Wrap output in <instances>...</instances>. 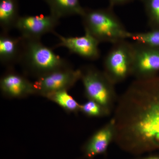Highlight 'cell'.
<instances>
[{
	"label": "cell",
	"instance_id": "obj_13",
	"mask_svg": "<svg viewBox=\"0 0 159 159\" xmlns=\"http://www.w3.org/2000/svg\"><path fill=\"white\" fill-rule=\"evenodd\" d=\"M48 6L50 14L58 18L78 15L81 16L85 9L79 0H44Z\"/></svg>",
	"mask_w": 159,
	"mask_h": 159
},
{
	"label": "cell",
	"instance_id": "obj_11",
	"mask_svg": "<svg viewBox=\"0 0 159 159\" xmlns=\"http://www.w3.org/2000/svg\"><path fill=\"white\" fill-rule=\"evenodd\" d=\"M115 125L112 118L104 126L97 131L82 147L84 157L93 159L95 157L106 152L111 142L114 141Z\"/></svg>",
	"mask_w": 159,
	"mask_h": 159
},
{
	"label": "cell",
	"instance_id": "obj_8",
	"mask_svg": "<svg viewBox=\"0 0 159 159\" xmlns=\"http://www.w3.org/2000/svg\"><path fill=\"white\" fill-rule=\"evenodd\" d=\"M60 19L50 14L48 15H25L20 16L15 29L23 38L41 40L47 33H53L59 24Z\"/></svg>",
	"mask_w": 159,
	"mask_h": 159
},
{
	"label": "cell",
	"instance_id": "obj_12",
	"mask_svg": "<svg viewBox=\"0 0 159 159\" xmlns=\"http://www.w3.org/2000/svg\"><path fill=\"white\" fill-rule=\"evenodd\" d=\"M24 39L21 36L15 37L8 32L0 34V61L2 65L13 67L19 64L22 52Z\"/></svg>",
	"mask_w": 159,
	"mask_h": 159
},
{
	"label": "cell",
	"instance_id": "obj_3",
	"mask_svg": "<svg viewBox=\"0 0 159 159\" xmlns=\"http://www.w3.org/2000/svg\"><path fill=\"white\" fill-rule=\"evenodd\" d=\"M81 17L85 32L93 36L99 43L113 44L129 39L131 32L126 30L110 9H85Z\"/></svg>",
	"mask_w": 159,
	"mask_h": 159
},
{
	"label": "cell",
	"instance_id": "obj_15",
	"mask_svg": "<svg viewBox=\"0 0 159 159\" xmlns=\"http://www.w3.org/2000/svg\"><path fill=\"white\" fill-rule=\"evenodd\" d=\"M45 97L57 104L67 113H77L80 111V104L68 93L67 90L57 91Z\"/></svg>",
	"mask_w": 159,
	"mask_h": 159
},
{
	"label": "cell",
	"instance_id": "obj_16",
	"mask_svg": "<svg viewBox=\"0 0 159 159\" xmlns=\"http://www.w3.org/2000/svg\"><path fill=\"white\" fill-rule=\"evenodd\" d=\"M129 39L143 45L159 48V29H151L147 32H131Z\"/></svg>",
	"mask_w": 159,
	"mask_h": 159
},
{
	"label": "cell",
	"instance_id": "obj_14",
	"mask_svg": "<svg viewBox=\"0 0 159 159\" xmlns=\"http://www.w3.org/2000/svg\"><path fill=\"white\" fill-rule=\"evenodd\" d=\"M20 16L18 0H0V26L2 31L9 33L15 29Z\"/></svg>",
	"mask_w": 159,
	"mask_h": 159
},
{
	"label": "cell",
	"instance_id": "obj_7",
	"mask_svg": "<svg viewBox=\"0 0 159 159\" xmlns=\"http://www.w3.org/2000/svg\"><path fill=\"white\" fill-rule=\"evenodd\" d=\"M133 45L131 75L138 80L155 77L159 73V48L135 43Z\"/></svg>",
	"mask_w": 159,
	"mask_h": 159
},
{
	"label": "cell",
	"instance_id": "obj_5",
	"mask_svg": "<svg viewBox=\"0 0 159 159\" xmlns=\"http://www.w3.org/2000/svg\"><path fill=\"white\" fill-rule=\"evenodd\" d=\"M133 63V43L125 40L113 44L104 58L106 76L116 84L122 82L132 74Z\"/></svg>",
	"mask_w": 159,
	"mask_h": 159
},
{
	"label": "cell",
	"instance_id": "obj_20",
	"mask_svg": "<svg viewBox=\"0 0 159 159\" xmlns=\"http://www.w3.org/2000/svg\"><path fill=\"white\" fill-rule=\"evenodd\" d=\"M139 159H159V154L154 155L142 158Z\"/></svg>",
	"mask_w": 159,
	"mask_h": 159
},
{
	"label": "cell",
	"instance_id": "obj_18",
	"mask_svg": "<svg viewBox=\"0 0 159 159\" xmlns=\"http://www.w3.org/2000/svg\"><path fill=\"white\" fill-rule=\"evenodd\" d=\"M80 112L87 116L97 118L107 116L111 114L98 102L91 100L80 104Z\"/></svg>",
	"mask_w": 159,
	"mask_h": 159
},
{
	"label": "cell",
	"instance_id": "obj_1",
	"mask_svg": "<svg viewBox=\"0 0 159 159\" xmlns=\"http://www.w3.org/2000/svg\"><path fill=\"white\" fill-rule=\"evenodd\" d=\"M112 118L114 142L122 150L135 155L159 151V76L132 83Z\"/></svg>",
	"mask_w": 159,
	"mask_h": 159
},
{
	"label": "cell",
	"instance_id": "obj_10",
	"mask_svg": "<svg viewBox=\"0 0 159 159\" xmlns=\"http://www.w3.org/2000/svg\"><path fill=\"white\" fill-rule=\"evenodd\" d=\"M0 89L3 95L9 98H23L36 95L34 83L8 68L0 79Z\"/></svg>",
	"mask_w": 159,
	"mask_h": 159
},
{
	"label": "cell",
	"instance_id": "obj_6",
	"mask_svg": "<svg viewBox=\"0 0 159 159\" xmlns=\"http://www.w3.org/2000/svg\"><path fill=\"white\" fill-rule=\"evenodd\" d=\"M80 69H60L38 78L34 83L36 95L45 97L57 91L68 90L80 80Z\"/></svg>",
	"mask_w": 159,
	"mask_h": 159
},
{
	"label": "cell",
	"instance_id": "obj_19",
	"mask_svg": "<svg viewBox=\"0 0 159 159\" xmlns=\"http://www.w3.org/2000/svg\"><path fill=\"white\" fill-rule=\"evenodd\" d=\"M134 0H109L111 6H119L130 2Z\"/></svg>",
	"mask_w": 159,
	"mask_h": 159
},
{
	"label": "cell",
	"instance_id": "obj_9",
	"mask_svg": "<svg viewBox=\"0 0 159 159\" xmlns=\"http://www.w3.org/2000/svg\"><path fill=\"white\" fill-rule=\"evenodd\" d=\"M53 34L59 39L54 48L64 47L70 53L89 60H96L100 57L99 42L88 32L79 37H65L55 31Z\"/></svg>",
	"mask_w": 159,
	"mask_h": 159
},
{
	"label": "cell",
	"instance_id": "obj_2",
	"mask_svg": "<svg viewBox=\"0 0 159 159\" xmlns=\"http://www.w3.org/2000/svg\"><path fill=\"white\" fill-rule=\"evenodd\" d=\"M23 39L19 64L28 75L38 79L53 71L72 67L69 61L55 54L53 48L44 45L41 40Z\"/></svg>",
	"mask_w": 159,
	"mask_h": 159
},
{
	"label": "cell",
	"instance_id": "obj_17",
	"mask_svg": "<svg viewBox=\"0 0 159 159\" xmlns=\"http://www.w3.org/2000/svg\"><path fill=\"white\" fill-rule=\"evenodd\" d=\"M144 3L151 29H159V0H144Z\"/></svg>",
	"mask_w": 159,
	"mask_h": 159
},
{
	"label": "cell",
	"instance_id": "obj_4",
	"mask_svg": "<svg viewBox=\"0 0 159 159\" xmlns=\"http://www.w3.org/2000/svg\"><path fill=\"white\" fill-rule=\"evenodd\" d=\"M80 69L86 97L98 102L111 114L116 102L115 84L103 71L94 66L87 65Z\"/></svg>",
	"mask_w": 159,
	"mask_h": 159
}]
</instances>
